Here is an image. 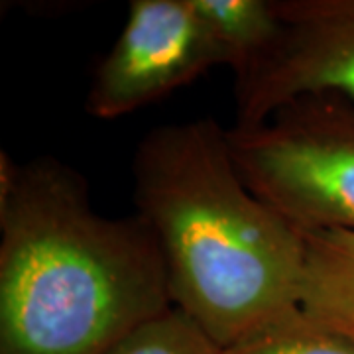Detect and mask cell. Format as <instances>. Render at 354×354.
<instances>
[{
    "instance_id": "obj_4",
    "label": "cell",
    "mask_w": 354,
    "mask_h": 354,
    "mask_svg": "<svg viewBox=\"0 0 354 354\" xmlns=\"http://www.w3.org/2000/svg\"><path fill=\"white\" fill-rule=\"evenodd\" d=\"M227 65L191 0H132L120 36L88 88L85 111L113 120Z\"/></svg>"
},
{
    "instance_id": "obj_1",
    "label": "cell",
    "mask_w": 354,
    "mask_h": 354,
    "mask_svg": "<svg viewBox=\"0 0 354 354\" xmlns=\"http://www.w3.org/2000/svg\"><path fill=\"white\" fill-rule=\"evenodd\" d=\"M174 307L142 216L109 218L55 160L0 165V354H106Z\"/></svg>"
},
{
    "instance_id": "obj_9",
    "label": "cell",
    "mask_w": 354,
    "mask_h": 354,
    "mask_svg": "<svg viewBox=\"0 0 354 354\" xmlns=\"http://www.w3.org/2000/svg\"><path fill=\"white\" fill-rule=\"evenodd\" d=\"M221 351L189 315L171 307L140 325L106 354H221Z\"/></svg>"
},
{
    "instance_id": "obj_8",
    "label": "cell",
    "mask_w": 354,
    "mask_h": 354,
    "mask_svg": "<svg viewBox=\"0 0 354 354\" xmlns=\"http://www.w3.org/2000/svg\"><path fill=\"white\" fill-rule=\"evenodd\" d=\"M221 354H354V341L297 305L223 348Z\"/></svg>"
},
{
    "instance_id": "obj_5",
    "label": "cell",
    "mask_w": 354,
    "mask_h": 354,
    "mask_svg": "<svg viewBox=\"0 0 354 354\" xmlns=\"http://www.w3.org/2000/svg\"><path fill=\"white\" fill-rule=\"evenodd\" d=\"M281 34L236 77V127L305 97L354 102V0H276Z\"/></svg>"
},
{
    "instance_id": "obj_7",
    "label": "cell",
    "mask_w": 354,
    "mask_h": 354,
    "mask_svg": "<svg viewBox=\"0 0 354 354\" xmlns=\"http://www.w3.org/2000/svg\"><path fill=\"white\" fill-rule=\"evenodd\" d=\"M191 6L223 50L227 65L234 69L236 77L262 59L281 34V20L274 2L191 0Z\"/></svg>"
},
{
    "instance_id": "obj_2",
    "label": "cell",
    "mask_w": 354,
    "mask_h": 354,
    "mask_svg": "<svg viewBox=\"0 0 354 354\" xmlns=\"http://www.w3.org/2000/svg\"><path fill=\"white\" fill-rule=\"evenodd\" d=\"M132 176L174 307L218 348L299 305L304 232L244 183L216 120L150 130Z\"/></svg>"
},
{
    "instance_id": "obj_3",
    "label": "cell",
    "mask_w": 354,
    "mask_h": 354,
    "mask_svg": "<svg viewBox=\"0 0 354 354\" xmlns=\"http://www.w3.org/2000/svg\"><path fill=\"white\" fill-rule=\"evenodd\" d=\"M227 138L244 183L301 232L354 230V102L297 99Z\"/></svg>"
},
{
    "instance_id": "obj_6",
    "label": "cell",
    "mask_w": 354,
    "mask_h": 354,
    "mask_svg": "<svg viewBox=\"0 0 354 354\" xmlns=\"http://www.w3.org/2000/svg\"><path fill=\"white\" fill-rule=\"evenodd\" d=\"M299 307L354 341V230L304 232Z\"/></svg>"
}]
</instances>
